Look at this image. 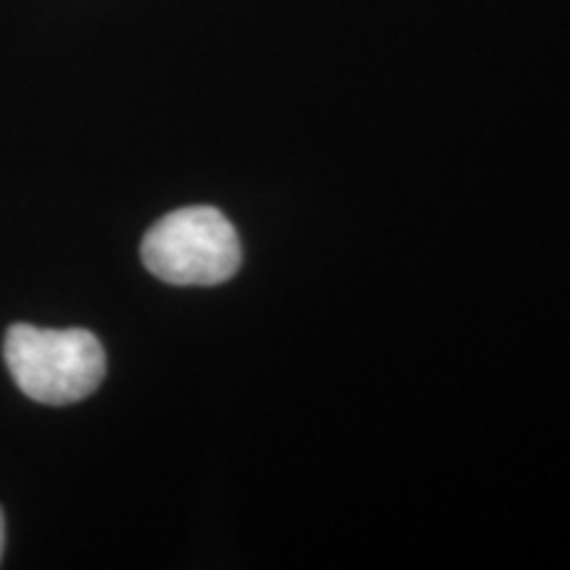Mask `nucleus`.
Wrapping results in <instances>:
<instances>
[{"instance_id":"f257e3e1","label":"nucleus","mask_w":570,"mask_h":570,"mask_svg":"<svg viewBox=\"0 0 570 570\" xmlns=\"http://www.w3.org/2000/svg\"><path fill=\"white\" fill-rule=\"evenodd\" d=\"M3 356L21 394L48 407L82 402L106 375L101 341L82 327L48 331L24 323L11 325Z\"/></svg>"},{"instance_id":"7ed1b4c3","label":"nucleus","mask_w":570,"mask_h":570,"mask_svg":"<svg viewBox=\"0 0 570 570\" xmlns=\"http://www.w3.org/2000/svg\"><path fill=\"white\" fill-rule=\"evenodd\" d=\"M3 544H6V525H3V512H0V558H3Z\"/></svg>"},{"instance_id":"f03ea898","label":"nucleus","mask_w":570,"mask_h":570,"mask_svg":"<svg viewBox=\"0 0 570 570\" xmlns=\"http://www.w3.org/2000/svg\"><path fill=\"white\" fill-rule=\"evenodd\" d=\"M140 256L148 273L169 285H219L238 273L240 240L219 209L188 206L146 233Z\"/></svg>"}]
</instances>
